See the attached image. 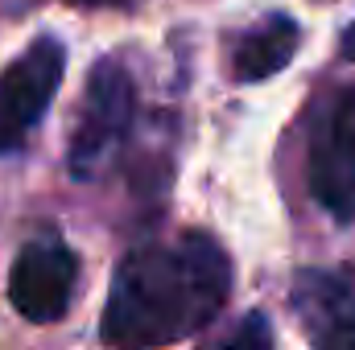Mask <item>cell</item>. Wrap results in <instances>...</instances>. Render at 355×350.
Listing matches in <instances>:
<instances>
[{
  "label": "cell",
  "instance_id": "6da1fadb",
  "mask_svg": "<svg viewBox=\"0 0 355 350\" xmlns=\"http://www.w3.org/2000/svg\"><path fill=\"white\" fill-rule=\"evenodd\" d=\"M232 297V260L202 235L182 231L132 248L103 305L99 338L112 350H162L211 326Z\"/></svg>",
  "mask_w": 355,
  "mask_h": 350
},
{
  "label": "cell",
  "instance_id": "7a4b0ae2",
  "mask_svg": "<svg viewBox=\"0 0 355 350\" xmlns=\"http://www.w3.org/2000/svg\"><path fill=\"white\" fill-rule=\"evenodd\" d=\"M137 116V83L120 58H99L87 75L79 124L71 132L67 169L79 181H95L124 149Z\"/></svg>",
  "mask_w": 355,
  "mask_h": 350
},
{
  "label": "cell",
  "instance_id": "3957f363",
  "mask_svg": "<svg viewBox=\"0 0 355 350\" xmlns=\"http://www.w3.org/2000/svg\"><path fill=\"white\" fill-rule=\"evenodd\" d=\"M306 185L327 214L355 223V87L331 91L314 107L306 140Z\"/></svg>",
  "mask_w": 355,
  "mask_h": 350
},
{
  "label": "cell",
  "instance_id": "277c9868",
  "mask_svg": "<svg viewBox=\"0 0 355 350\" xmlns=\"http://www.w3.org/2000/svg\"><path fill=\"white\" fill-rule=\"evenodd\" d=\"M67 71V50L58 37H33L4 71H0V157L17 153L25 136L46 116L54 91Z\"/></svg>",
  "mask_w": 355,
  "mask_h": 350
},
{
  "label": "cell",
  "instance_id": "5b68a950",
  "mask_svg": "<svg viewBox=\"0 0 355 350\" xmlns=\"http://www.w3.org/2000/svg\"><path fill=\"white\" fill-rule=\"evenodd\" d=\"M79 284V260L58 231H42L21 243L8 272V301L29 322H58L67 317Z\"/></svg>",
  "mask_w": 355,
  "mask_h": 350
},
{
  "label": "cell",
  "instance_id": "8992f818",
  "mask_svg": "<svg viewBox=\"0 0 355 350\" xmlns=\"http://www.w3.org/2000/svg\"><path fill=\"white\" fill-rule=\"evenodd\" d=\"M289 301L314 350H355V280L347 272H297Z\"/></svg>",
  "mask_w": 355,
  "mask_h": 350
},
{
  "label": "cell",
  "instance_id": "52a82bcc",
  "mask_svg": "<svg viewBox=\"0 0 355 350\" xmlns=\"http://www.w3.org/2000/svg\"><path fill=\"white\" fill-rule=\"evenodd\" d=\"M297 46H302L297 21L285 17V12H272V17H265L261 25H252L236 42V50H232V79L236 83H261V79L285 71L293 62Z\"/></svg>",
  "mask_w": 355,
  "mask_h": 350
},
{
  "label": "cell",
  "instance_id": "ba28073f",
  "mask_svg": "<svg viewBox=\"0 0 355 350\" xmlns=\"http://www.w3.org/2000/svg\"><path fill=\"white\" fill-rule=\"evenodd\" d=\"M202 350H272V326H268L265 313H248L223 338H215L211 347H202Z\"/></svg>",
  "mask_w": 355,
  "mask_h": 350
},
{
  "label": "cell",
  "instance_id": "9c48e42d",
  "mask_svg": "<svg viewBox=\"0 0 355 350\" xmlns=\"http://www.w3.org/2000/svg\"><path fill=\"white\" fill-rule=\"evenodd\" d=\"M339 50H343V58H352V62H355V21L343 29V37H339Z\"/></svg>",
  "mask_w": 355,
  "mask_h": 350
},
{
  "label": "cell",
  "instance_id": "30bf717a",
  "mask_svg": "<svg viewBox=\"0 0 355 350\" xmlns=\"http://www.w3.org/2000/svg\"><path fill=\"white\" fill-rule=\"evenodd\" d=\"M71 4H87V8H107V4H128V0H71Z\"/></svg>",
  "mask_w": 355,
  "mask_h": 350
}]
</instances>
